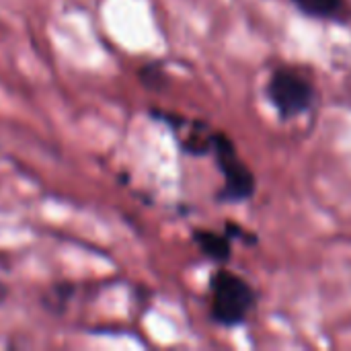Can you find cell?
Here are the masks:
<instances>
[{
  "label": "cell",
  "instance_id": "6da1fadb",
  "mask_svg": "<svg viewBox=\"0 0 351 351\" xmlns=\"http://www.w3.org/2000/svg\"><path fill=\"white\" fill-rule=\"evenodd\" d=\"M257 306L255 288L239 274L220 265L210 276V317L224 329H237L249 321Z\"/></svg>",
  "mask_w": 351,
  "mask_h": 351
},
{
  "label": "cell",
  "instance_id": "7a4b0ae2",
  "mask_svg": "<svg viewBox=\"0 0 351 351\" xmlns=\"http://www.w3.org/2000/svg\"><path fill=\"white\" fill-rule=\"evenodd\" d=\"M210 156L222 175V187L216 193V202L224 206H239L249 202L257 191V179L247 162L239 156L237 144L226 132L214 130Z\"/></svg>",
  "mask_w": 351,
  "mask_h": 351
},
{
  "label": "cell",
  "instance_id": "3957f363",
  "mask_svg": "<svg viewBox=\"0 0 351 351\" xmlns=\"http://www.w3.org/2000/svg\"><path fill=\"white\" fill-rule=\"evenodd\" d=\"M265 95L282 121L306 115L317 103V90L311 78L290 66H280L271 72Z\"/></svg>",
  "mask_w": 351,
  "mask_h": 351
},
{
  "label": "cell",
  "instance_id": "277c9868",
  "mask_svg": "<svg viewBox=\"0 0 351 351\" xmlns=\"http://www.w3.org/2000/svg\"><path fill=\"white\" fill-rule=\"evenodd\" d=\"M179 140L181 150L187 156H210L214 130L202 119H183V123L173 132Z\"/></svg>",
  "mask_w": 351,
  "mask_h": 351
},
{
  "label": "cell",
  "instance_id": "5b68a950",
  "mask_svg": "<svg viewBox=\"0 0 351 351\" xmlns=\"http://www.w3.org/2000/svg\"><path fill=\"white\" fill-rule=\"evenodd\" d=\"M191 241L199 249V253L210 259L212 263L226 265L232 259V239L226 232L210 230V228H195L191 232Z\"/></svg>",
  "mask_w": 351,
  "mask_h": 351
},
{
  "label": "cell",
  "instance_id": "8992f818",
  "mask_svg": "<svg viewBox=\"0 0 351 351\" xmlns=\"http://www.w3.org/2000/svg\"><path fill=\"white\" fill-rule=\"evenodd\" d=\"M298 12L315 21H339L348 12V0H290Z\"/></svg>",
  "mask_w": 351,
  "mask_h": 351
},
{
  "label": "cell",
  "instance_id": "52a82bcc",
  "mask_svg": "<svg viewBox=\"0 0 351 351\" xmlns=\"http://www.w3.org/2000/svg\"><path fill=\"white\" fill-rule=\"evenodd\" d=\"M138 78L148 90H162L169 84V74H167L162 62H158V60L144 64L138 70Z\"/></svg>",
  "mask_w": 351,
  "mask_h": 351
},
{
  "label": "cell",
  "instance_id": "ba28073f",
  "mask_svg": "<svg viewBox=\"0 0 351 351\" xmlns=\"http://www.w3.org/2000/svg\"><path fill=\"white\" fill-rule=\"evenodd\" d=\"M224 232H226L232 241H243V243H247V245L257 243V237H255L253 232L245 230L243 226H239V224H234V222H226V224H224Z\"/></svg>",
  "mask_w": 351,
  "mask_h": 351
}]
</instances>
